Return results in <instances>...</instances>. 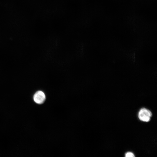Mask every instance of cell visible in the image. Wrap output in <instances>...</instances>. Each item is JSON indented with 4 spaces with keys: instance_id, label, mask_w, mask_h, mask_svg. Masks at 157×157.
<instances>
[{
    "instance_id": "obj_3",
    "label": "cell",
    "mask_w": 157,
    "mask_h": 157,
    "mask_svg": "<svg viewBox=\"0 0 157 157\" xmlns=\"http://www.w3.org/2000/svg\"><path fill=\"white\" fill-rule=\"evenodd\" d=\"M126 157H135L134 154L131 152H128L125 154Z\"/></svg>"
},
{
    "instance_id": "obj_1",
    "label": "cell",
    "mask_w": 157,
    "mask_h": 157,
    "mask_svg": "<svg viewBox=\"0 0 157 157\" xmlns=\"http://www.w3.org/2000/svg\"><path fill=\"white\" fill-rule=\"evenodd\" d=\"M152 116V114L151 111L144 108L141 109L138 114L139 119L141 121L145 122L149 121Z\"/></svg>"
},
{
    "instance_id": "obj_2",
    "label": "cell",
    "mask_w": 157,
    "mask_h": 157,
    "mask_svg": "<svg viewBox=\"0 0 157 157\" xmlns=\"http://www.w3.org/2000/svg\"><path fill=\"white\" fill-rule=\"evenodd\" d=\"M33 99L34 101L37 104H43L45 100V95L42 91H38L34 95Z\"/></svg>"
}]
</instances>
